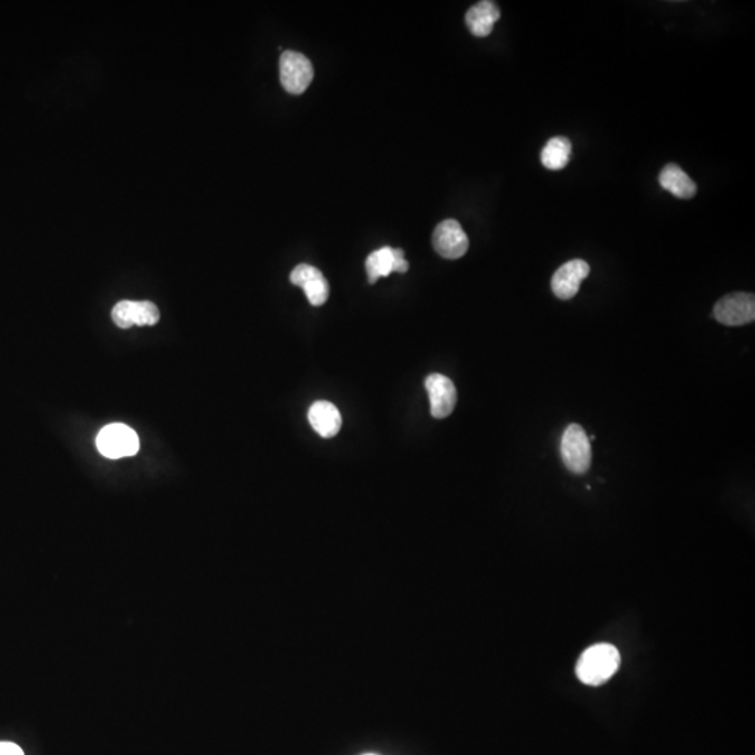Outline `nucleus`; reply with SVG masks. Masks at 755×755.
Here are the masks:
<instances>
[{"label":"nucleus","instance_id":"dca6fc26","mask_svg":"<svg viewBox=\"0 0 755 755\" xmlns=\"http://www.w3.org/2000/svg\"><path fill=\"white\" fill-rule=\"evenodd\" d=\"M0 755H24L23 750L14 743H0Z\"/></svg>","mask_w":755,"mask_h":755},{"label":"nucleus","instance_id":"1a4fd4ad","mask_svg":"<svg viewBox=\"0 0 755 755\" xmlns=\"http://www.w3.org/2000/svg\"><path fill=\"white\" fill-rule=\"evenodd\" d=\"M290 280L294 286L301 287L311 306H324L329 298V283L315 266L301 263L291 271Z\"/></svg>","mask_w":755,"mask_h":755},{"label":"nucleus","instance_id":"9d476101","mask_svg":"<svg viewBox=\"0 0 755 755\" xmlns=\"http://www.w3.org/2000/svg\"><path fill=\"white\" fill-rule=\"evenodd\" d=\"M590 268L582 260L564 263L552 278V290L560 299H571L577 296L580 283L588 278Z\"/></svg>","mask_w":755,"mask_h":755},{"label":"nucleus","instance_id":"2eb2a0df","mask_svg":"<svg viewBox=\"0 0 755 755\" xmlns=\"http://www.w3.org/2000/svg\"><path fill=\"white\" fill-rule=\"evenodd\" d=\"M395 260L396 250H393V248L383 247L381 250H373L365 260L368 281L373 284L380 278H388L391 273H393Z\"/></svg>","mask_w":755,"mask_h":755},{"label":"nucleus","instance_id":"ddd939ff","mask_svg":"<svg viewBox=\"0 0 755 755\" xmlns=\"http://www.w3.org/2000/svg\"><path fill=\"white\" fill-rule=\"evenodd\" d=\"M659 184L678 199H691L697 193V185L677 164H667L663 168L659 174Z\"/></svg>","mask_w":755,"mask_h":755},{"label":"nucleus","instance_id":"f3484780","mask_svg":"<svg viewBox=\"0 0 755 755\" xmlns=\"http://www.w3.org/2000/svg\"><path fill=\"white\" fill-rule=\"evenodd\" d=\"M370 755H373V754H370Z\"/></svg>","mask_w":755,"mask_h":755},{"label":"nucleus","instance_id":"f257e3e1","mask_svg":"<svg viewBox=\"0 0 755 755\" xmlns=\"http://www.w3.org/2000/svg\"><path fill=\"white\" fill-rule=\"evenodd\" d=\"M620 652L610 644L588 647L577 665V675L586 685H601L609 682L620 667Z\"/></svg>","mask_w":755,"mask_h":755},{"label":"nucleus","instance_id":"4468645a","mask_svg":"<svg viewBox=\"0 0 755 755\" xmlns=\"http://www.w3.org/2000/svg\"><path fill=\"white\" fill-rule=\"evenodd\" d=\"M571 151H572V145H571L570 140L567 137H562V136H558V137L550 139L544 146L542 155H540V160L547 170L560 171L567 167V164L570 163Z\"/></svg>","mask_w":755,"mask_h":755},{"label":"nucleus","instance_id":"f03ea898","mask_svg":"<svg viewBox=\"0 0 755 755\" xmlns=\"http://www.w3.org/2000/svg\"><path fill=\"white\" fill-rule=\"evenodd\" d=\"M562 458L573 475H585L592 463V448L585 429L578 424L567 427L562 439Z\"/></svg>","mask_w":755,"mask_h":755},{"label":"nucleus","instance_id":"20e7f679","mask_svg":"<svg viewBox=\"0 0 755 755\" xmlns=\"http://www.w3.org/2000/svg\"><path fill=\"white\" fill-rule=\"evenodd\" d=\"M314 79V68L306 55L286 51L280 58V80L287 93L299 96Z\"/></svg>","mask_w":755,"mask_h":755},{"label":"nucleus","instance_id":"6e6552de","mask_svg":"<svg viewBox=\"0 0 755 755\" xmlns=\"http://www.w3.org/2000/svg\"><path fill=\"white\" fill-rule=\"evenodd\" d=\"M426 389L431 406V416L438 420L450 416L458 401L457 388L452 381L441 373H431L426 380Z\"/></svg>","mask_w":755,"mask_h":755},{"label":"nucleus","instance_id":"9b49d317","mask_svg":"<svg viewBox=\"0 0 755 755\" xmlns=\"http://www.w3.org/2000/svg\"><path fill=\"white\" fill-rule=\"evenodd\" d=\"M309 424L321 437L332 438L342 429V416L334 403L315 401L308 411Z\"/></svg>","mask_w":755,"mask_h":755},{"label":"nucleus","instance_id":"39448f33","mask_svg":"<svg viewBox=\"0 0 755 755\" xmlns=\"http://www.w3.org/2000/svg\"><path fill=\"white\" fill-rule=\"evenodd\" d=\"M716 321L726 326H741L755 319L754 294L734 293L724 296L713 308Z\"/></svg>","mask_w":755,"mask_h":755},{"label":"nucleus","instance_id":"7ed1b4c3","mask_svg":"<svg viewBox=\"0 0 755 755\" xmlns=\"http://www.w3.org/2000/svg\"><path fill=\"white\" fill-rule=\"evenodd\" d=\"M97 448L102 457L109 459L133 457L139 452V437L125 424H111L97 435Z\"/></svg>","mask_w":755,"mask_h":755},{"label":"nucleus","instance_id":"0eeeda50","mask_svg":"<svg viewBox=\"0 0 755 755\" xmlns=\"http://www.w3.org/2000/svg\"><path fill=\"white\" fill-rule=\"evenodd\" d=\"M112 321L122 329L153 326L160 321V311L150 301H120L112 309Z\"/></svg>","mask_w":755,"mask_h":755},{"label":"nucleus","instance_id":"f8f14e48","mask_svg":"<svg viewBox=\"0 0 755 755\" xmlns=\"http://www.w3.org/2000/svg\"><path fill=\"white\" fill-rule=\"evenodd\" d=\"M501 12L494 2L483 0L466 13V24L475 37L485 38L493 33L494 24L500 20Z\"/></svg>","mask_w":755,"mask_h":755},{"label":"nucleus","instance_id":"423d86ee","mask_svg":"<svg viewBox=\"0 0 755 755\" xmlns=\"http://www.w3.org/2000/svg\"><path fill=\"white\" fill-rule=\"evenodd\" d=\"M432 247L445 260H459L469 250V238L457 220H445L434 230Z\"/></svg>","mask_w":755,"mask_h":755}]
</instances>
